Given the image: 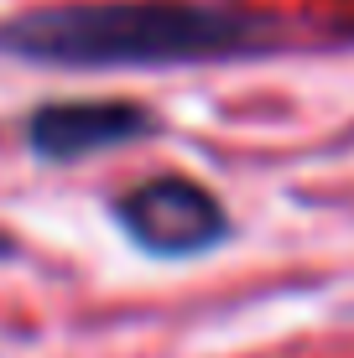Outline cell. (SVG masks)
<instances>
[{
  "label": "cell",
  "instance_id": "6da1fadb",
  "mask_svg": "<svg viewBox=\"0 0 354 358\" xmlns=\"http://www.w3.org/2000/svg\"><path fill=\"white\" fill-rule=\"evenodd\" d=\"M266 21L182 0L68 6L0 27V52L42 68H188L261 52Z\"/></svg>",
  "mask_w": 354,
  "mask_h": 358
},
{
  "label": "cell",
  "instance_id": "7a4b0ae2",
  "mask_svg": "<svg viewBox=\"0 0 354 358\" xmlns=\"http://www.w3.org/2000/svg\"><path fill=\"white\" fill-rule=\"evenodd\" d=\"M115 218L146 255H198L229 234L224 208L193 177H151L115 203Z\"/></svg>",
  "mask_w": 354,
  "mask_h": 358
},
{
  "label": "cell",
  "instance_id": "3957f363",
  "mask_svg": "<svg viewBox=\"0 0 354 358\" xmlns=\"http://www.w3.org/2000/svg\"><path fill=\"white\" fill-rule=\"evenodd\" d=\"M151 130V115L136 104H115V99H83V104H47L32 115V151L47 162H79V156L125 145Z\"/></svg>",
  "mask_w": 354,
  "mask_h": 358
}]
</instances>
